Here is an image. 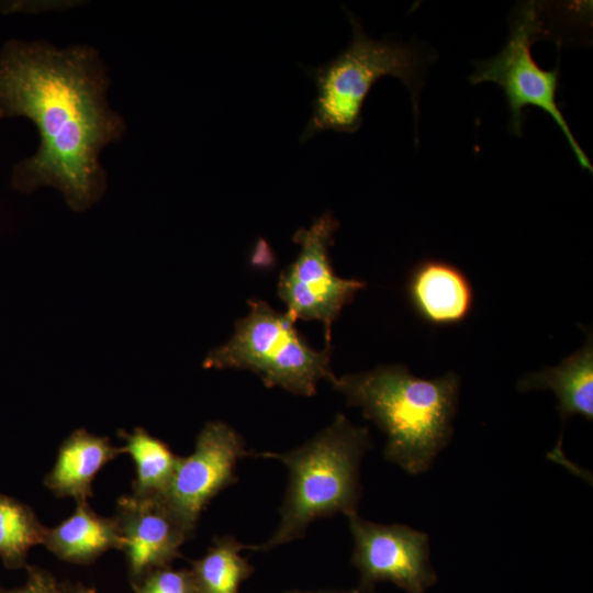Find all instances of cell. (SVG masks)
I'll return each instance as SVG.
<instances>
[{"label": "cell", "instance_id": "ffe728a7", "mask_svg": "<svg viewBox=\"0 0 593 593\" xmlns=\"http://www.w3.org/2000/svg\"><path fill=\"white\" fill-rule=\"evenodd\" d=\"M282 593H374L372 589H367L358 585L355 589H334V590H314V591H302V590H291Z\"/></svg>", "mask_w": 593, "mask_h": 593}, {"label": "cell", "instance_id": "277c9868", "mask_svg": "<svg viewBox=\"0 0 593 593\" xmlns=\"http://www.w3.org/2000/svg\"><path fill=\"white\" fill-rule=\"evenodd\" d=\"M346 12L353 30L349 45L329 61L306 68L317 94L301 142L326 130L358 131L362 104L372 86L384 76L396 77L405 85L417 122L423 57L413 46L369 37L360 22Z\"/></svg>", "mask_w": 593, "mask_h": 593}, {"label": "cell", "instance_id": "ac0fdd59", "mask_svg": "<svg viewBox=\"0 0 593 593\" xmlns=\"http://www.w3.org/2000/svg\"><path fill=\"white\" fill-rule=\"evenodd\" d=\"M135 593H199L190 570L156 569L134 584Z\"/></svg>", "mask_w": 593, "mask_h": 593}, {"label": "cell", "instance_id": "ba28073f", "mask_svg": "<svg viewBox=\"0 0 593 593\" xmlns=\"http://www.w3.org/2000/svg\"><path fill=\"white\" fill-rule=\"evenodd\" d=\"M346 517L360 586L374 590L379 582H391L405 593H425L437 582L426 533L403 524L366 521L357 512Z\"/></svg>", "mask_w": 593, "mask_h": 593}, {"label": "cell", "instance_id": "5b68a950", "mask_svg": "<svg viewBox=\"0 0 593 593\" xmlns=\"http://www.w3.org/2000/svg\"><path fill=\"white\" fill-rule=\"evenodd\" d=\"M249 313L238 320L232 337L211 350L204 368L247 369L264 384L293 394L311 396L320 380L335 377L331 370V346L314 350L295 328V320L264 301H250Z\"/></svg>", "mask_w": 593, "mask_h": 593}, {"label": "cell", "instance_id": "8992f818", "mask_svg": "<svg viewBox=\"0 0 593 593\" xmlns=\"http://www.w3.org/2000/svg\"><path fill=\"white\" fill-rule=\"evenodd\" d=\"M541 31L535 2L519 7L512 16L510 35L503 48L490 59L475 60L469 81L472 85L493 82L503 89L511 112L510 131L516 136L523 134L525 107L534 105L547 112L564 134L580 166L592 174L589 157L575 141L556 102L559 63L555 69L544 70L533 58L530 48Z\"/></svg>", "mask_w": 593, "mask_h": 593}, {"label": "cell", "instance_id": "6da1fadb", "mask_svg": "<svg viewBox=\"0 0 593 593\" xmlns=\"http://www.w3.org/2000/svg\"><path fill=\"white\" fill-rule=\"evenodd\" d=\"M108 76L87 46L56 48L10 41L0 51V119L25 116L36 126L37 152L14 167L22 192L52 186L75 211L91 206L105 188L101 150L120 139L123 120L107 101Z\"/></svg>", "mask_w": 593, "mask_h": 593}, {"label": "cell", "instance_id": "5bb4252c", "mask_svg": "<svg viewBox=\"0 0 593 593\" xmlns=\"http://www.w3.org/2000/svg\"><path fill=\"white\" fill-rule=\"evenodd\" d=\"M522 392L549 389L557 396L561 421L581 415L593 419V340L590 332L584 345L556 367L525 376L518 381Z\"/></svg>", "mask_w": 593, "mask_h": 593}, {"label": "cell", "instance_id": "e0dca14e", "mask_svg": "<svg viewBox=\"0 0 593 593\" xmlns=\"http://www.w3.org/2000/svg\"><path fill=\"white\" fill-rule=\"evenodd\" d=\"M46 530L30 506L0 493V558L5 567L25 566L27 552L44 544Z\"/></svg>", "mask_w": 593, "mask_h": 593}, {"label": "cell", "instance_id": "4fadbf2b", "mask_svg": "<svg viewBox=\"0 0 593 593\" xmlns=\"http://www.w3.org/2000/svg\"><path fill=\"white\" fill-rule=\"evenodd\" d=\"M75 512L47 528L44 546L60 560L86 564L110 549L123 548L124 539L114 516L97 514L88 502L76 503Z\"/></svg>", "mask_w": 593, "mask_h": 593}, {"label": "cell", "instance_id": "2e32d148", "mask_svg": "<svg viewBox=\"0 0 593 593\" xmlns=\"http://www.w3.org/2000/svg\"><path fill=\"white\" fill-rule=\"evenodd\" d=\"M123 454L130 455L135 466L133 493L163 494L172 477L178 456L167 444L136 427L132 433L119 430Z\"/></svg>", "mask_w": 593, "mask_h": 593}, {"label": "cell", "instance_id": "52a82bcc", "mask_svg": "<svg viewBox=\"0 0 593 593\" xmlns=\"http://www.w3.org/2000/svg\"><path fill=\"white\" fill-rule=\"evenodd\" d=\"M338 221L326 212L305 228L293 242L300 245L295 260L280 275L278 295L287 312L296 321H318L324 325L329 345L332 325L343 307L351 302L365 282L343 279L334 273L328 255Z\"/></svg>", "mask_w": 593, "mask_h": 593}, {"label": "cell", "instance_id": "30bf717a", "mask_svg": "<svg viewBox=\"0 0 593 593\" xmlns=\"http://www.w3.org/2000/svg\"><path fill=\"white\" fill-rule=\"evenodd\" d=\"M114 518L134 584L181 557L180 547L191 537L160 494L120 496Z\"/></svg>", "mask_w": 593, "mask_h": 593}, {"label": "cell", "instance_id": "7c38bea8", "mask_svg": "<svg viewBox=\"0 0 593 593\" xmlns=\"http://www.w3.org/2000/svg\"><path fill=\"white\" fill-rule=\"evenodd\" d=\"M108 437L78 428L60 444L56 461L44 484L58 497H72L76 503L92 496L96 475L111 460L122 455Z\"/></svg>", "mask_w": 593, "mask_h": 593}, {"label": "cell", "instance_id": "9a60e30c", "mask_svg": "<svg viewBox=\"0 0 593 593\" xmlns=\"http://www.w3.org/2000/svg\"><path fill=\"white\" fill-rule=\"evenodd\" d=\"M245 545L233 536L215 537L206 552L191 561V573L199 593H239L240 584L254 568L240 555Z\"/></svg>", "mask_w": 593, "mask_h": 593}, {"label": "cell", "instance_id": "7a4b0ae2", "mask_svg": "<svg viewBox=\"0 0 593 593\" xmlns=\"http://www.w3.org/2000/svg\"><path fill=\"white\" fill-rule=\"evenodd\" d=\"M329 383L384 433L385 460L410 474L426 472L451 439L460 389L454 372L423 379L391 365Z\"/></svg>", "mask_w": 593, "mask_h": 593}, {"label": "cell", "instance_id": "d6986e66", "mask_svg": "<svg viewBox=\"0 0 593 593\" xmlns=\"http://www.w3.org/2000/svg\"><path fill=\"white\" fill-rule=\"evenodd\" d=\"M0 593H96V591L83 585L60 582L48 571L27 567L24 585L12 590L0 588Z\"/></svg>", "mask_w": 593, "mask_h": 593}, {"label": "cell", "instance_id": "3957f363", "mask_svg": "<svg viewBox=\"0 0 593 593\" xmlns=\"http://www.w3.org/2000/svg\"><path fill=\"white\" fill-rule=\"evenodd\" d=\"M370 448L368 428L351 424L339 413L303 445L287 452L258 454L282 462L289 471V483L276 530L265 542L245 545V549L266 552L302 538L318 518L357 512L360 462Z\"/></svg>", "mask_w": 593, "mask_h": 593}, {"label": "cell", "instance_id": "8fae6325", "mask_svg": "<svg viewBox=\"0 0 593 593\" xmlns=\"http://www.w3.org/2000/svg\"><path fill=\"white\" fill-rule=\"evenodd\" d=\"M415 313L435 326L463 322L473 306V289L468 277L455 265L425 259L412 270L406 286Z\"/></svg>", "mask_w": 593, "mask_h": 593}, {"label": "cell", "instance_id": "9c48e42d", "mask_svg": "<svg viewBox=\"0 0 593 593\" xmlns=\"http://www.w3.org/2000/svg\"><path fill=\"white\" fill-rule=\"evenodd\" d=\"M247 455L236 430L213 421L200 430L192 454L178 456L169 484L160 495L191 536L210 501L236 483V463Z\"/></svg>", "mask_w": 593, "mask_h": 593}]
</instances>
